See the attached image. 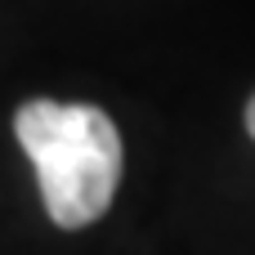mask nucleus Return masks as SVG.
Masks as SVG:
<instances>
[{
    "label": "nucleus",
    "mask_w": 255,
    "mask_h": 255,
    "mask_svg": "<svg viewBox=\"0 0 255 255\" xmlns=\"http://www.w3.org/2000/svg\"><path fill=\"white\" fill-rule=\"evenodd\" d=\"M247 130H251V139H255V94H251V103H247Z\"/></svg>",
    "instance_id": "f03ea898"
},
{
    "label": "nucleus",
    "mask_w": 255,
    "mask_h": 255,
    "mask_svg": "<svg viewBox=\"0 0 255 255\" xmlns=\"http://www.w3.org/2000/svg\"><path fill=\"white\" fill-rule=\"evenodd\" d=\"M13 134L36 166L45 211L58 229L94 224L121 184V134L94 103L31 99L13 117Z\"/></svg>",
    "instance_id": "f257e3e1"
}]
</instances>
